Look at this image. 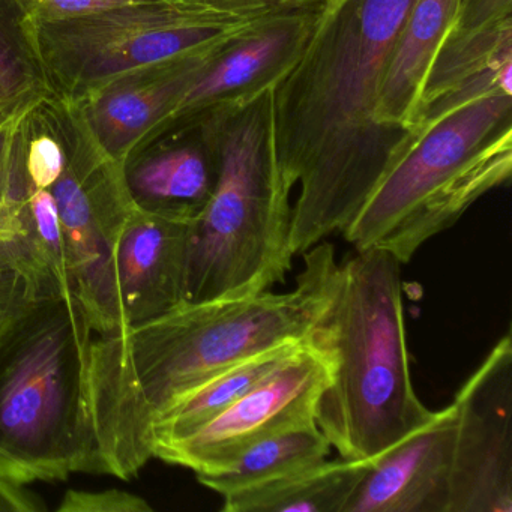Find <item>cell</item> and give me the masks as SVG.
I'll use <instances>...</instances> for the list:
<instances>
[{"mask_svg":"<svg viewBox=\"0 0 512 512\" xmlns=\"http://www.w3.org/2000/svg\"><path fill=\"white\" fill-rule=\"evenodd\" d=\"M17 115L0 127V239L5 241H20L22 208L31 190L19 152L14 146Z\"/></svg>","mask_w":512,"mask_h":512,"instance_id":"23","label":"cell"},{"mask_svg":"<svg viewBox=\"0 0 512 512\" xmlns=\"http://www.w3.org/2000/svg\"><path fill=\"white\" fill-rule=\"evenodd\" d=\"M31 22L76 19L152 0H19Z\"/></svg>","mask_w":512,"mask_h":512,"instance_id":"25","label":"cell"},{"mask_svg":"<svg viewBox=\"0 0 512 512\" xmlns=\"http://www.w3.org/2000/svg\"><path fill=\"white\" fill-rule=\"evenodd\" d=\"M91 323L73 293L40 295L0 331V451L35 481L100 475L91 407Z\"/></svg>","mask_w":512,"mask_h":512,"instance_id":"3","label":"cell"},{"mask_svg":"<svg viewBox=\"0 0 512 512\" xmlns=\"http://www.w3.org/2000/svg\"><path fill=\"white\" fill-rule=\"evenodd\" d=\"M25 484L0 475V512H37L44 505Z\"/></svg>","mask_w":512,"mask_h":512,"instance_id":"26","label":"cell"},{"mask_svg":"<svg viewBox=\"0 0 512 512\" xmlns=\"http://www.w3.org/2000/svg\"><path fill=\"white\" fill-rule=\"evenodd\" d=\"M371 461L338 455L260 487L223 497L224 512H344Z\"/></svg>","mask_w":512,"mask_h":512,"instance_id":"16","label":"cell"},{"mask_svg":"<svg viewBox=\"0 0 512 512\" xmlns=\"http://www.w3.org/2000/svg\"><path fill=\"white\" fill-rule=\"evenodd\" d=\"M205 55L196 53L122 74L71 106L104 154L122 166L175 112L182 95L208 67Z\"/></svg>","mask_w":512,"mask_h":512,"instance_id":"10","label":"cell"},{"mask_svg":"<svg viewBox=\"0 0 512 512\" xmlns=\"http://www.w3.org/2000/svg\"><path fill=\"white\" fill-rule=\"evenodd\" d=\"M332 245L304 253L295 289L182 302L139 326L92 338L89 407L101 475L133 478L154 458L155 419L179 395L254 353L313 338L337 284Z\"/></svg>","mask_w":512,"mask_h":512,"instance_id":"1","label":"cell"},{"mask_svg":"<svg viewBox=\"0 0 512 512\" xmlns=\"http://www.w3.org/2000/svg\"><path fill=\"white\" fill-rule=\"evenodd\" d=\"M0 475L25 485L35 481L34 476H32L25 467L20 466L19 463H16L13 458L8 457V455L2 451H0Z\"/></svg>","mask_w":512,"mask_h":512,"instance_id":"27","label":"cell"},{"mask_svg":"<svg viewBox=\"0 0 512 512\" xmlns=\"http://www.w3.org/2000/svg\"><path fill=\"white\" fill-rule=\"evenodd\" d=\"M190 224L133 206L115 248L122 328L151 322L185 302Z\"/></svg>","mask_w":512,"mask_h":512,"instance_id":"12","label":"cell"},{"mask_svg":"<svg viewBox=\"0 0 512 512\" xmlns=\"http://www.w3.org/2000/svg\"><path fill=\"white\" fill-rule=\"evenodd\" d=\"M286 41V32H271V34L263 35V37L239 47L238 50L230 53L214 67L208 65L200 73V76L191 83L190 88L179 100L175 112L161 125L158 131L163 130L170 122L184 118V116L193 113L194 110H199L200 107L211 103L215 98L229 94L230 91H235V89L250 83L254 77L259 76L274 61L275 56L281 52ZM155 134H152V136H155Z\"/></svg>","mask_w":512,"mask_h":512,"instance_id":"20","label":"cell"},{"mask_svg":"<svg viewBox=\"0 0 512 512\" xmlns=\"http://www.w3.org/2000/svg\"><path fill=\"white\" fill-rule=\"evenodd\" d=\"M49 287L22 242L0 239V331Z\"/></svg>","mask_w":512,"mask_h":512,"instance_id":"22","label":"cell"},{"mask_svg":"<svg viewBox=\"0 0 512 512\" xmlns=\"http://www.w3.org/2000/svg\"><path fill=\"white\" fill-rule=\"evenodd\" d=\"M308 341H289L254 353L179 395L155 419L152 427L154 451L157 446L184 439L208 424L230 404L283 367Z\"/></svg>","mask_w":512,"mask_h":512,"instance_id":"15","label":"cell"},{"mask_svg":"<svg viewBox=\"0 0 512 512\" xmlns=\"http://www.w3.org/2000/svg\"><path fill=\"white\" fill-rule=\"evenodd\" d=\"M58 512H151L152 506L143 497L128 491L68 490L59 503Z\"/></svg>","mask_w":512,"mask_h":512,"instance_id":"24","label":"cell"},{"mask_svg":"<svg viewBox=\"0 0 512 512\" xmlns=\"http://www.w3.org/2000/svg\"><path fill=\"white\" fill-rule=\"evenodd\" d=\"M131 203L140 211L193 224L208 205L218 163L196 143L167 140L157 134L140 143L122 163Z\"/></svg>","mask_w":512,"mask_h":512,"instance_id":"13","label":"cell"},{"mask_svg":"<svg viewBox=\"0 0 512 512\" xmlns=\"http://www.w3.org/2000/svg\"><path fill=\"white\" fill-rule=\"evenodd\" d=\"M289 179L269 166L260 122L239 125L218 155L214 193L190 224L185 302L268 292L292 269Z\"/></svg>","mask_w":512,"mask_h":512,"instance_id":"4","label":"cell"},{"mask_svg":"<svg viewBox=\"0 0 512 512\" xmlns=\"http://www.w3.org/2000/svg\"><path fill=\"white\" fill-rule=\"evenodd\" d=\"M223 31L187 0H152L76 19L32 22L53 97L77 104L116 77L203 53Z\"/></svg>","mask_w":512,"mask_h":512,"instance_id":"6","label":"cell"},{"mask_svg":"<svg viewBox=\"0 0 512 512\" xmlns=\"http://www.w3.org/2000/svg\"><path fill=\"white\" fill-rule=\"evenodd\" d=\"M415 0H364L358 29L338 50L326 92L332 122L341 125L368 118L392 49Z\"/></svg>","mask_w":512,"mask_h":512,"instance_id":"14","label":"cell"},{"mask_svg":"<svg viewBox=\"0 0 512 512\" xmlns=\"http://www.w3.org/2000/svg\"><path fill=\"white\" fill-rule=\"evenodd\" d=\"M448 512H512L509 331L458 389Z\"/></svg>","mask_w":512,"mask_h":512,"instance_id":"9","label":"cell"},{"mask_svg":"<svg viewBox=\"0 0 512 512\" xmlns=\"http://www.w3.org/2000/svg\"><path fill=\"white\" fill-rule=\"evenodd\" d=\"M334 374V358L311 338L290 361L184 439L164 443L155 458L196 476L226 472L251 446L316 424V409Z\"/></svg>","mask_w":512,"mask_h":512,"instance_id":"8","label":"cell"},{"mask_svg":"<svg viewBox=\"0 0 512 512\" xmlns=\"http://www.w3.org/2000/svg\"><path fill=\"white\" fill-rule=\"evenodd\" d=\"M457 4L458 0H415L380 82L376 118L391 121L409 109Z\"/></svg>","mask_w":512,"mask_h":512,"instance_id":"17","label":"cell"},{"mask_svg":"<svg viewBox=\"0 0 512 512\" xmlns=\"http://www.w3.org/2000/svg\"><path fill=\"white\" fill-rule=\"evenodd\" d=\"M512 67L511 59L506 58L503 64H499L496 70V86L502 94L511 97L512 94Z\"/></svg>","mask_w":512,"mask_h":512,"instance_id":"28","label":"cell"},{"mask_svg":"<svg viewBox=\"0 0 512 512\" xmlns=\"http://www.w3.org/2000/svg\"><path fill=\"white\" fill-rule=\"evenodd\" d=\"M49 94L28 14L19 0H0V109H22Z\"/></svg>","mask_w":512,"mask_h":512,"instance_id":"19","label":"cell"},{"mask_svg":"<svg viewBox=\"0 0 512 512\" xmlns=\"http://www.w3.org/2000/svg\"><path fill=\"white\" fill-rule=\"evenodd\" d=\"M28 106H29V104H28ZM25 107H22V109H25ZM22 109H17V110L0 109V127H2V125L7 124V122L10 121V119H13L14 116H16L17 113H19L20 110H22Z\"/></svg>","mask_w":512,"mask_h":512,"instance_id":"29","label":"cell"},{"mask_svg":"<svg viewBox=\"0 0 512 512\" xmlns=\"http://www.w3.org/2000/svg\"><path fill=\"white\" fill-rule=\"evenodd\" d=\"M20 242L50 287L74 295L58 206L50 190L31 185L22 208Z\"/></svg>","mask_w":512,"mask_h":512,"instance_id":"21","label":"cell"},{"mask_svg":"<svg viewBox=\"0 0 512 512\" xmlns=\"http://www.w3.org/2000/svg\"><path fill=\"white\" fill-rule=\"evenodd\" d=\"M67 163L50 187L64 233L71 286L94 334L121 329L115 248L133 209L121 164L104 154L76 107L64 103Z\"/></svg>","mask_w":512,"mask_h":512,"instance_id":"7","label":"cell"},{"mask_svg":"<svg viewBox=\"0 0 512 512\" xmlns=\"http://www.w3.org/2000/svg\"><path fill=\"white\" fill-rule=\"evenodd\" d=\"M313 338L334 358L316 424L340 457L376 460L433 416L413 388L401 263L392 254L356 251L340 263Z\"/></svg>","mask_w":512,"mask_h":512,"instance_id":"2","label":"cell"},{"mask_svg":"<svg viewBox=\"0 0 512 512\" xmlns=\"http://www.w3.org/2000/svg\"><path fill=\"white\" fill-rule=\"evenodd\" d=\"M455 407L371 461L344 512H448Z\"/></svg>","mask_w":512,"mask_h":512,"instance_id":"11","label":"cell"},{"mask_svg":"<svg viewBox=\"0 0 512 512\" xmlns=\"http://www.w3.org/2000/svg\"><path fill=\"white\" fill-rule=\"evenodd\" d=\"M331 449V443L317 425L298 428L256 443L226 472L199 475L197 481L227 497L322 463Z\"/></svg>","mask_w":512,"mask_h":512,"instance_id":"18","label":"cell"},{"mask_svg":"<svg viewBox=\"0 0 512 512\" xmlns=\"http://www.w3.org/2000/svg\"><path fill=\"white\" fill-rule=\"evenodd\" d=\"M511 106L508 95H485L439 122L389 170L355 220L341 232L356 251L382 250L398 262L454 226L479 196L508 175L481 148Z\"/></svg>","mask_w":512,"mask_h":512,"instance_id":"5","label":"cell"}]
</instances>
